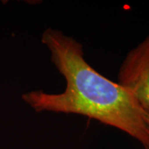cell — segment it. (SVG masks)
Returning <instances> with one entry per match:
<instances>
[{
  "label": "cell",
  "mask_w": 149,
  "mask_h": 149,
  "mask_svg": "<svg viewBox=\"0 0 149 149\" xmlns=\"http://www.w3.org/2000/svg\"><path fill=\"white\" fill-rule=\"evenodd\" d=\"M143 118L146 120L147 123L149 125V111L148 110H143Z\"/></svg>",
  "instance_id": "3957f363"
},
{
  "label": "cell",
  "mask_w": 149,
  "mask_h": 149,
  "mask_svg": "<svg viewBox=\"0 0 149 149\" xmlns=\"http://www.w3.org/2000/svg\"><path fill=\"white\" fill-rule=\"evenodd\" d=\"M118 80L144 110L149 111V35L128 52L120 65Z\"/></svg>",
  "instance_id": "7a4b0ae2"
},
{
  "label": "cell",
  "mask_w": 149,
  "mask_h": 149,
  "mask_svg": "<svg viewBox=\"0 0 149 149\" xmlns=\"http://www.w3.org/2000/svg\"><path fill=\"white\" fill-rule=\"evenodd\" d=\"M42 43L65 80L59 94L33 91L22 95L36 112L74 113L95 119L122 131L149 149V125L143 109L123 86L100 74L85 59L82 44L61 31L47 28Z\"/></svg>",
  "instance_id": "6da1fadb"
}]
</instances>
